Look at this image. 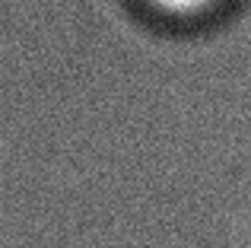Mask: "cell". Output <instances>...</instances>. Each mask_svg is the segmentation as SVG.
<instances>
[{"mask_svg":"<svg viewBox=\"0 0 251 248\" xmlns=\"http://www.w3.org/2000/svg\"><path fill=\"white\" fill-rule=\"evenodd\" d=\"M147 3L162 13H172V16H191V13H201L207 6H213L216 0H147Z\"/></svg>","mask_w":251,"mask_h":248,"instance_id":"1","label":"cell"}]
</instances>
